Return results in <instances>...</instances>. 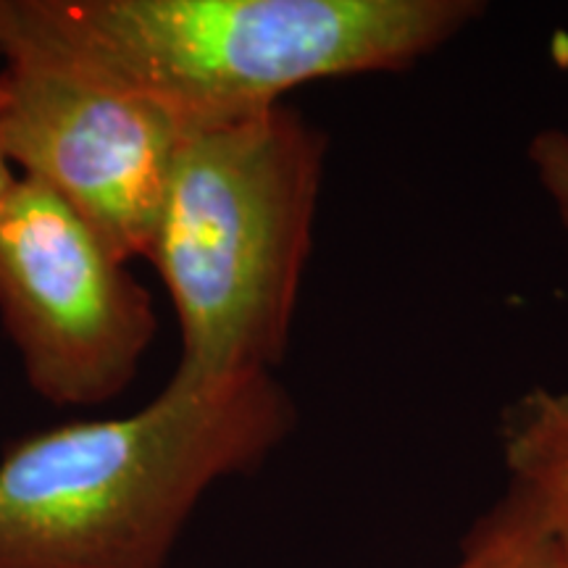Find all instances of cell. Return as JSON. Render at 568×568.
<instances>
[{"label":"cell","instance_id":"obj_5","mask_svg":"<svg viewBox=\"0 0 568 568\" xmlns=\"http://www.w3.org/2000/svg\"><path fill=\"white\" fill-rule=\"evenodd\" d=\"M184 124L159 103L9 30L0 38V151L101 232L145 258Z\"/></svg>","mask_w":568,"mask_h":568},{"label":"cell","instance_id":"obj_1","mask_svg":"<svg viewBox=\"0 0 568 568\" xmlns=\"http://www.w3.org/2000/svg\"><path fill=\"white\" fill-rule=\"evenodd\" d=\"M485 17L479 0H9V30L195 124L303 84L403 74Z\"/></svg>","mask_w":568,"mask_h":568},{"label":"cell","instance_id":"obj_6","mask_svg":"<svg viewBox=\"0 0 568 568\" xmlns=\"http://www.w3.org/2000/svg\"><path fill=\"white\" fill-rule=\"evenodd\" d=\"M497 443L508 485L535 506L552 564L568 568V389L531 387L503 408Z\"/></svg>","mask_w":568,"mask_h":568},{"label":"cell","instance_id":"obj_8","mask_svg":"<svg viewBox=\"0 0 568 568\" xmlns=\"http://www.w3.org/2000/svg\"><path fill=\"white\" fill-rule=\"evenodd\" d=\"M527 166L545 203L568 237V130L545 126L527 142Z\"/></svg>","mask_w":568,"mask_h":568},{"label":"cell","instance_id":"obj_3","mask_svg":"<svg viewBox=\"0 0 568 568\" xmlns=\"http://www.w3.org/2000/svg\"><path fill=\"white\" fill-rule=\"evenodd\" d=\"M326 138L276 103L187 124L145 258L180 329L176 387L274 374L314 251Z\"/></svg>","mask_w":568,"mask_h":568},{"label":"cell","instance_id":"obj_2","mask_svg":"<svg viewBox=\"0 0 568 568\" xmlns=\"http://www.w3.org/2000/svg\"><path fill=\"white\" fill-rule=\"evenodd\" d=\"M293 426V397L261 374L166 382L134 414L21 437L0 458V568H166L203 497Z\"/></svg>","mask_w":568,"mask_h":568},{"label":"cell","instance_id":"obj_10","mask_svg":"<svg viewBox=\"0 0 568 568\" xmlns=\"http://www.w3.org/2000/svg\"><path fill=\"white\" fill-rule=\"evenodd\" d=\"M6 21H9V0H0V38L6 32Z\"/></svg>","mask_w":568,"mask_h":568},{"label":"cell","instance_id":"obj_7","mask_svg":"<svg viewBox=\"0 0 568 568\" xmlns=\"http://www.w3.org/2000/svg\"><path fill=\"white\" fill-rule=\"evenodd\" d=\"M450 568H556V564L535 506L506 485V493L466 531Z\"/></svg>","mask_w":568,"mask_h":568},{"label":"cell","instance_id":"obj_4","mask_svg":"<svg viewBox=\"0 0 568 568\" xmlns=\"http://www.w3.org/2000/svg\"><path fill=\"white\" fill-rule=\"evenodd\" d=\"M0 322L34 393L74 408L122 395L159 332L130 261L24 176L0 205Z\"/></svg>","mask_w":568,"mask_h":568},{"label":"cell","instance_id":"obj_9","mask_svg":"<svg viewBox=\"0 0 568 568\" xmlns=\"http://www.w3.org/2000/svg\"><path fill=\"white\" fill-rule=\"evenodd\" d=\"M13 182H17V172H13V166L6 159V153L0 151V205L6 203V197H9Z\"/></svg>","mask_w":568,"mask_h":568}]
</instances>
